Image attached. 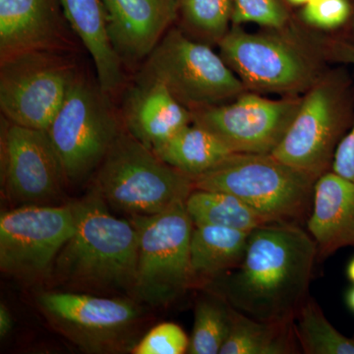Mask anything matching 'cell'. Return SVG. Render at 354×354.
I'll return each mask as SVG.
<instances>
[{
  "label": "cell",
  "instance_id": "cell-1",
  "mask_svg": "<svg viewBox=\"0 0 354 354\" xmlns=\"http://www.w3.org/2000/svg\"><path fill=\"white\" fill-rule=\"evenodd\" d=\"M315 241L301 225L270 223L249 234L241 264L202 290L244 315L264 322H292L308 298Z\"/></svg>",
  "mask_w": 354,
  "mask_h": 354
},
{
  "label": "cell",
  "instance_id": "cell-2",
  "mask_svg": "<svg viewBox=\"0 0 354 354\" xmlns=\"http://www.w3.org/2000/svg\"><path fill=\"white\" fill-rule=\"evenodd\" d=\"M73 204L75 230L58 254L48 281L58 290L133 298L136 228L114 216L94 189Z\"/></svg>",
  "mask_w": 354,
  "mask_h": 354
},
{
  "label": "cell",
  "instance_id": "cell-3",
  "mask_svg": "<svg viewBox=\"0 0 354 354\" xmlns=\"http://www.w3.org/2000/svg\"><path fill=\"white\" fill-rule=\"evenodd\" d=\"M94 190L123 213L150 216L185 202L194 185L123 128L95 172Z\"/></svg>",
  "mask_w": 354,
  "mask_h": 354
},
{
  "label": "cell",
  "instance_id": "cell-4",
  "mask_svg": "<svg viewBox=\"0 0 354 354\" xmlns=\"http://www.w3.org/2000/svg\"><path fill=\"white\" fill-rule=\"evenodd\" d=\"M192 180L194 189L230 193L270 221L299 225L311 212L317 179L272 153H232Z\"/></svg>",
  "mask_w": 354,
  "mask_h": 354
},
{
  "label": "cell",
  "instance_id": "cell-5",
  "mask_svg": "<svg viewBox=\"0 0 354 354\" xmlns=\"http://www.w3.org/2000/svg\"><path fill=\"white\" fill-rule=\"evenodd\" d=\"M35 298L51 327L84 353H131L138 342L143 304L134 298L62 290Z\"/></svg>",
  "mask_w": 354,
  "mask_h": 354
},
{
  "label": "cell",
  "instance_id": "cell-6",
  "mask_svg": "<svg viewBox=\"0 0 354 354\" xmlns=\"http://www.w3.org/2000/svg\"><path fill=\"white\" fill-rule=\"evenodd\" d=\"M353 104L351 82L344 72L317 79L272 155L318 178L332 167L335 150L353 124Z\"/></svg>",
  "mask_w": 354,
  "mask_h": 354
},
{
  "label": "cell",
  "instance_id": "cell-7",
  "mask_svg": "<svg viewBox=\"0 0 354 354\" xmlns=\"http://www.w3.org/2000/svg\"><path fill=\"white\" fill-rule=\"evenodd\" d=\"M138 237L133 298L160 308L174 304L192 286L190 242L194 223L185 202L150 216L129 218Z\"/></svg>",
  "mask_w": 354,
  "mask_h": 354
},
{
  "label": "cell",
  "instance_id": "cell-8",
  "mask_svg": "<svg viewBox=\"0 0 354 354\" xmlns=\"http://www.w3.org/2000/svg\"><path fill=\"white\" fill-rule=\"evenodd\" d=\"M108 95L77 72L46 129L68 184L83 183L95 174L123 130Z\"/></svg>",
  "mask_w": 354,
  "mask_h": 354
},
{
  "label": "cell",
  "instance_id": "cell-9",
  "mask_svg": "<svg viewBox=\"0 0 354 354\" xmlns=\"http://www.w3.org/2000/svg\"><path fill=\"white\" fill-rule=\"evenodd\" d=\"M139 77L164 84L191 113L232 101L246 88L221 55L178 29L167 32Z\"/></svg>",
  "mask_w": 354,
  "mask_h": 354
},
{
  "label": "cell",
  "instance_id": "cell-10",
  "mask_svg": "<svg viewBox=\"0 0 354 354\" xmlns=\"http://www.w3.org/2000/svg\"><path fill=\"white\" fill-rule=\"evenodd\" d=\"M73 203L16 207L0 216V269L25 283L50 279L60 250L73 234Z\"/></svg>",
  "mask_w": 354,
  "mask_h": 354
},
{
  "label": "cell",
  "instance_id": "cell-11",
  "mask_svg": "<svg viewBox=\"0 0 354 354\" xmlns=\"http://www.w3.org/2000/svg\"><path fill=\"white\" fill-rule=\"evenodd\" d=\"M76 74L62 51H29L1 60L2 116L21 127L48 129Z\"/></svg>",
  "mask_w": 354,
  "mask_h": 354
},
{
  "label": "cell",
  "instance_id": "cell-12",
  "mask_svg": "<svg viewBox=\"0 0 354 354\" xmlns=\"http://www.w3.org/2000/svg\"><path fill=\"white\" fill-rule=\"evenodd\" d=\"M0 156L2 193L13 208L58 205L68 183L46 130L2 116Z\"/></svg>",
  "mask_w": 354,
  "mask_h": 354
},
{
  "label": "cell",
  "instance_id": "cell-13",
  "mask_svg": "<svg viewBox=\"0 0 354 354\" xmlns=\"http://www.w3.org/2000/svg\"><path fill=\"white\" fill-rule=\"evenodd\" d=\"M221 57L245 88L259 92L298 93L318 76L311 57L297 44L235 26L221 39Z\"/></svg>",
  "mask_w": 354,
  "mask_h": 354
},
{
  "label": "cell",
  "instance_id": "cell-14",
  "mask_svg": "<svg viewBox=\"0 0 354 354\" xmlns=\"http://www.w3.org/2000/svg\"><path fill=\"white\" fill-rule=\"evenodd\" d=\"M299 97L271 100L252 93L192 111L196 123L232 153H272L285 137L301 104Z\"/></svg>",
  "mask_w": 354,
  "mask_h": 354
},
{
  "label": "cell",
  "instance_id": "cell-15",
  "mask_svg": "<svg viewBox=\"0 0 354 354\" xmlns=\"http://www.w3.org/2000/svg\"><path fill=\"white\" fill-rule=\"evenodd\" d=\"M111 44L122 64L149 57L179 12L180 0H102Z\"/></svg>",
  "mask_w": 354,
  "mask_h": 354
},
{
  "label": "cell",
  "instance_id": "cell-16",
  "mask_svg": "<svg viewBox=\"0 0 354 354\" xmlns=\"http://www.w3.org/2000/svg\"><path fill=\"white\" fill-rule=\"evenodd\" d=\"M66 31L55 0H0V62L35 50H65Z\"/></svg>",
  "mask_w": 354,
  "mask_h": 354
},
{
  "label": "cell",
  "instance_id": "cell-17",
  "mask_svg": "<svg viewBox=\"0 0 354 354\" xmlns=\"http://www.w3.org/2000/svg\"><path fill=\"white\" fill-rule=\"evenodd\" d=\"M123 120L132 136L155 150L192 123V113L164 84L138 77L125 99Z\"/></svg>",
  "mask_w": 354,
  "mask_h": 354
},
{
  "label": "cell",
  "instance_id": "cell-18",
  "mask_svg": "<svg viewBox=\"0 0 354 354\" xmlns=\"http://www.w3.org/2000/svg\"><path fill=\"white\" fill-rule=\"evenodd\" d=\"M307 232L315 241L318 257L354 246L353 181L332 171L317 178Z\"/></svg>",
  "mask_w": 354,
  "mask_h": 354
},
{
  "label": "cell",
  "instance_id": "cell-19",
  "mask_svg": "<svg viewBox=\"0 0 354 354\" xmlns=\"http://www.w3.org/2000/svg\"><path fill=\"white\" fill-rule=\"evenodd\" d=\"M65 19L94 62L97 84L106 94L122 85V62L109 39L102 0H60Z\"/></svg>",
  "mask_w": 354,
  "mask_h": 354
},
{
  "label": "cell",
  "instance_id": "cell-20",
  "mask_svg": "<svg viewBox=\"0 0 354 354\" xmlns=\"http://www.w3.org/2000/svg\"><path fill=\"white\" fill-rule=\"evenodd\" d=\"M249 234L216 225H194L190 242L193 288H203L241 264Z\"/></svg>",
  "mask_w": 354,
  "mask_h": 354
},
{
  "label": "cell",
  "instance_id": "cell-21",
  "mask_svg": "<svg viewBox=\"0 0 354 354\" xmlns=\"http://www.w3.org/2000/svg\"><path fill=\"white\" fill-rule=\"evenodd\" d=\"M153 151L167 164L192 179L213 169L232 153L213 133L194 122Z\"/></svg>",
  "mask_w": 354,
  "mask_h": 354
},
{
  "label": "cell",
  "instance_id": "cell-22",
  "mask_svg": "<svg viewBox=\"0 0 354 354\" xmlns=\"http://www.w3.org/2000/svg\"><path fill=\"white\" fill-rule=\"evenodd\" d=\"M292 322L258 321L232 308V328L220 354L298 353Z\"/></svg>",
  "mask_w": 354,
  "mask_h": 354
},
{
  "label": "cell",
  "instance_id": "cell-23",
  "mask_svg": "<svg viewBox=\"0 0 354 354\" xmlns=\"http://www.w3.org/2000/svg\"><path fill=\"white\" fill-rule=\"evenodd\" d=\"M194 225H216L251 232L276 221L261 215L239 197L220 191L194 189L185 201Z\"/></svg>",
  "mask_w": 354,
  "mask_h": 354
},
{
  "label": "cell",
  "instance_id": "cell-24",
  "mask_svg": "<svg viewBox=\"0 0 354 354\" xmlns=\"http://www.w3.org/2000/svg\"><path fill=\"white\" fill-rule=\"evenodd\" d=\"M292 324L298 346L305 354H354V339L335 329L313 298H307Z\"/></svg>",
  "mask_w": 354,
  "mask_h": 354
},
{
  "label": "cell",
  "instance_id": "cell-25",
  "mask_svg": "<svg viewBox=\"0 0 354 354\" xmlns=\"http://www.w3.org/2000/svg\"><path fill=\"white\" fill-rule=\"evenodd\" d=\"M204 290L197 300L189 354H220L232 328V307L220 295Z\"/></svg>",
  "mask_w": 354,
  "mask_h": 354
},
{
  "label": "cell",
  "instance_id": "cell-26",
  "mask_svg": "<svg viewBox=\"0 0 354 354\" xmlns=\"http://www.w3.org/2000/svg\"><path fill=\"white\" fill-rule=\"evenodd\" d=\"M234 0H180L179 12L191 32L200 38L220 43L230 31Z\"/></svg>",
  "mask_w": 354,
  "mask_h": 354
},
{
  "label": "cell",
  "instance_id": "cell-27",
  "mask_svg": "<svg viewBox=\"0 0 354 354\" xmlns=\"http://www.w3.org/2000/svg\"><path fill=\"white\" fill-rule=\"evenodd\" d=\"M190 337L177 324L165 322L155 326L133 346V354L187 353Z\"/></svg>",
  "mask_w": 354,
  "mask_h": 354
},
{
  "label": "cell",
  "instance_id": "cell-28",
  "mask_svg": "<svg viewBox=\"0 0 354 354\" xmlns=\"http://www.w3.org/2000/svg\"><path fill=\"white\" fill-rule=\"evenodd\" d=\"M288 12L281 0H234L232 23H256L281 29L288 22Z\"/></svg>",
  "mask_w": 354,
  "mask_h": 354
},
{
  "label": "cell",
  "instance_id": "cell-29",
  "mask_svg": "<svg viewBox=\"0 0 354 354\" xmlns=\"http://www.w3.org/2000/svg\"><path fill=\"white\" fill-rule=\"evenodd\" d=\"M351 15L348 0H311L305 4V22L321 29H337L348 22Z\"/></svg>",
  "mask_w": 354,
  "mask_h": 354
},
{
  "label": "cell",
  "instance_id": "cell-30",
  "mask_svg": "<svg viewBox=\"0 0 354 354\" xmlns=\"http://www.w3.org/2000/svg\"><path fill=\"white\" fill-rule=\"evenodd\" d=\"M330 171L354 183V120L335 150Z\"/></svg>",
  "mask_w": 354,
  "mask_h": 354
},
{
  "label": "cell",
  "instance_id": "cell-31",
  "mask_svg": "<svg viewBox=\"0 0 354 354\" xmlns=\"http://www.w3.org/2000/svg\"><path fill=\"white\" fill-rule=\"evenodd\" d=\"M330 57L342 64L354 66V44L346 39H335L330 44Z\"/></svg>",
  "mask_w": 354,
  "mask_h": 354
},
{
  "label": "cell",
  "instance_id": "cell-32",
  "mask_svg": "<svg viewBox=\"0 0 354 354\" xmlns=\"http://www.w3.org/2000/svg\"><path fill=\"white\" fill-rule=\"evenodd\" d=\"M13 329V318L6 304H0V337H6Z\"/></svg>",
  "mask_w": 354,
  "mask_h": 354
},
{
  "label": "cell",
  "instance_id": "cell-33",
  "mask_svg": "<svg viewBox=\"0 0 354 354\" xmlns=\"http://www.w3.org/2000/svg\"><path fill=\"white\" fill-rule=\"evenodd\" d=\"M346 300L348 308L354 313V286L346 293Z\"/></svg>",
  "mask_w": 354,
  "mask_h": 354
},
{
  "label": "cell",
  "instance_id": "cell-34",
  "mask_svg": "<svg viewBox=\"0 0 354 354\" xmlns=\"http://www.w3.org/2000/svg\"><path fill=\"white\" fill-rule=\"evenodd\" d=\"M346 276H348L349 281L354 283V257L349 262L348 269H346Z\"/></svg>",
  "mask_w": 354,
  "mask_h": 354
},
{
  "label": "cell",
  "instance_id": "cell-35",
  "mask_svg": "<svg viewBox=\"0 0 354 354\" xmlns=\"http://www.w3.org/2000/svg\"><path fill=\"white\" fill-rule=\"evenodd\" d=\"M288 1L291 2L293 4H306L308 3L311 0H288Z\"/></svg>",
  "mask_w": 354,
  "mask_h": 354
},
{
  "label": "cell",
  "instance_id": "cell-36",
  "mask_svg": "<svg viewBox=\"0 0 354 354\" xmlns=\"http://www.w3.org/2000/svg\"><path fill=\"white\" fill-rule=\"evenodd\" d=\"M348 41L354 44V24L353 26V34H351V39H349Z\"/></svg>",
  "mask_w": 354,
  "mask_h": 354
}]
</instances>
